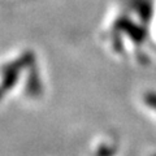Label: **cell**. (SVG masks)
Masks as SVG:
<instances>
[{"label":"cell","mask_w":156,"mask_h":156,"mask_svg":"<svg viewBox=\"0 0 156 156\" xmlns=\"http://www.w3.org/2000/svg\"><path fill=\"white\" fill-rule=\"evenodd\" d=\"M146 101H147V104L150 107H152V108L156 109V94H152V92H150V94H147L144 96Z\"/></svg>","instance_id":"5"},{"label":"cell","mask_w":156,"mask_h":156,"mask_svg":"<svg viewBox=\"0 0 156 156\" xmlns=\"http://www.w3.org/2000/svg\"><path fill=\"white\" fill-rule=\"evenodd\" d=\"M130 3L134 7H136L139 16L143 20L147 21L151 17V14H152V4H151L150 0H130Z\"/></svg>","instance_id":"3"},{"label":"cell","mask_w":156,"mask_h":156,"mask_svg":"<svg viewBox=\"0 0 156 156\" xmlns=\"http://www.w3.org/2000/svg\"><path fill=\"white\" fill-rule=\"evenodd\" d=\"M115 29L117 31H125L131 41H134V43H142L143 39L146 38V33L143 29L133 23L126 17L117 18V21L115 23Z\"/></svg>","instance_id":"1"},{"label":"cell","mask_w":156,"mask_h":156,"mask_svg":"<svg viewBox=\"0 0 156 156\" xmlns=\"http://www.w3.org/2000/svg\"><path fill=\"white\" fill-rule=\"evenodd\" d=\"M41 89H42L41 80H39L37 68H35V64H34L33 66H30V73H29L27 83H26V91H27L29 95L35 96L41 92Z\"/></svg>","instance_id":"2"},{"label":"cell","mask_w":156,"mask_h":156,"mask_svg":"<svg viewBox=\"0 0 156 156\" xmlns=\"http://www.w3.org/2000/svg\"><path fill=\"white\" fill-rule=\"evenodd\" d=\"M18 78V72H4L3 77V92H5L7 90L12 89L16 85Z\"/></svg>","instance_id":"4"}]
</instances>
